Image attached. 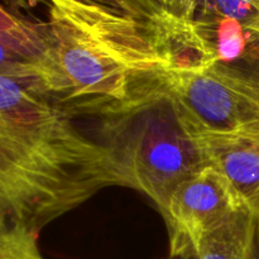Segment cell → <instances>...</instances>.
I'll list each match as a JSON object with an SVG mask.
<instances>
[{
    "label": "cell",
    "mask_w": 259,
    "mask_h": 259,
    "mask_svg": "<svg viewBox=\"0 0 259 259\" xmlns=\"http://www.w3.org/2000/svg\"><path fill=\"white\" fill-rule=\"evenodd\" d=\"M111 7L147 28L168 23H194L200 0H108Z\"/></svg>",
    "instance_id": "obj_9"
},
{
    "label": "cell",
    "mask_w": 259,
    "mask_h": 259,
    "mask_svg": "<svg viewBox=\"0 0 259 259\" xmlns=\"http://www.w3.org/2000/svg\"><path fill=\"white\" fill-rule=\"evenodd\" d=\"M89 111L100 118L99 142L106 148L120 186L143 192L159 212L182 182L209 166L204 146L161 82L125 103Z\"/></svg>",
    "instance_id": "obj_3"
},
{
    "label": "cell",
    "mask_w": 259,
    "mask_h": 259,
    "mask_svg": "<svg viewBox=\"0 0 259 259\" xmlns=\"http://www.w3.org/2000/svg\"><path fill=\"white\" fill-rule=\"evenodd\" d=\"M255 217H257V227H255V259H259V211Z\"/></svg>",
    "instance_id": "obj_12"
},
{
    "label": "cell",
    "mask_w": 259,
    "mask_h": 259,
    "mask_svg": "<svg viewBox=\"0 0 259 259\" xmlns=\"http://www.w3.org/2000/svg\"><path fill=\"white\" fill-rule=\"evenodd\" d=\"M161 89L201 143L259 134V80L223 61L177 67Z\"/></svg>",
    "instance_id": "obj_4"
},
{
    "label": "cell",
    "mask_w": 259,
    "mask_h": 259,
    "mask_svg": "<svg viewBox=\"0 0 259 259\" xmlns=\"http://www.w3.org/2000/svg\"><path fill=\"white\" fill-rule=\"evenodd\" d=\"M167 259H177V258H171V257H168Z\"/></svg>",
    "instance_id": "obj_13"
},
{
    "label": "cell",
    "mask_w": 259,
    "mask_h": 259,
    "mask_svg": "<svg viewBox=\"0 0 259 259\" xmlns=\"http://www.w3.org/2000/svg\"><path fill=\"white\" fill-rule=\"evenodd\" d=\"M0 75L32 81L57 100L66 89L47 23H33L2 7Z\"/></svg>",
    "instance_id": "obj_6"
},
{
    "label": "cell",
    "mask_w": 259,
    "mask_h": 259,
    "mask_svg": "<svg viewBox=\"0 0 259 259\" xmlns=\"http://www.w3.org/2000/svg\"><path fill=\"white\" fill-rule=\"evenodd\" d=\"M48 28L65 100L85 110L121 104L174 65L142 23L96 0H48Z\"/></svg>",
    "instance_id": "obj_2"
},
{
    "label": "cell",
    "mask_w": 259,
    "mask_h": 259,
    "mask_svg": "<svg viewBox=\"0 0 259 259\" xmlns=\"http://www.w3.org/2000/svg\"><path fill=\"white\" fill-rule=\"evenodd\" d=\"M110 186L120 180L105 147L37 83L0 75L2 223L39 233Z\"/></svg>",
    "instance_id": "obj_1"
},
{
    "label": "cell",
    "mask_w": 259,
    "mask_h": 259,
    "mask_svg": "<svg viewBox=\"0 0 259 259\" xmlns=\"http://www.w3.org/2000/svg\"><path fill=\"white\" fill-rule=\"evenodd\" d=\"M8 3L13 5H18V7H22V5H34V3H37L38 0H7ZM96 2H101L104 4L108 3V0H96Z\"/></svg>",
    "instance_id": "obj_11"
},
{
    "label": "cell",
    "mask_w": 259,
    "mask_h": 259,
    "mask_svg": "<svg viewBox=\"0 0 259 259\" xmlns=\"http://www.w3.org/2000/svg\"><path fill=\"white\" fill-rule=\"evenodd\" d=\"M196 22H232L259 39V0H200Z\"/></svg>",
    "instance_id": "obj_10"
},
{
    "label": "cell",
    "mask_w": 259,
    "mask_h": 259,
    "mask_svg": "<svg viewBox=\"0 0 259 259\" xmlns=\"http://www.w3.org/2000/svg\"><path fill=\"white\" fill-rule=\"evenodd\" d=\"M243 209L224 177L206 166L175 190L161 212L168 230L169 257L192 258L212 232Z\"/></svg>",
    "instance_id": "obj_5"
},
{
    "label": "cell",
    "mask_w": 259,
    "mask_h": 259,
    "mask_svg": "<svg viewBox=\"0 0 259 259\" xmlns=\"http://www.w3.org/2000/svg\"><path fill=\"white\" fill-rule=\"evenodd\" d=\"M257 217L248 209L212 232L190 259H255Z\"/></svg>",
    "instance_id": "obj_8"
},
{
    "label": "cell",
    "mask_w": 259,
    "mask_h": 259,
    "mask_svg": "<svg viewBox=\"0 0 259 259\" xmlns=\"http://www.w3.org/2000/svg\"><path fill=\"white\" fill-rule=\"evenodd\" d=\"M209 166L232 187L243 207L259 211V134L202 143Z\"/></svg>",
    "instance_id": "obj_7"
}]
</instances>
